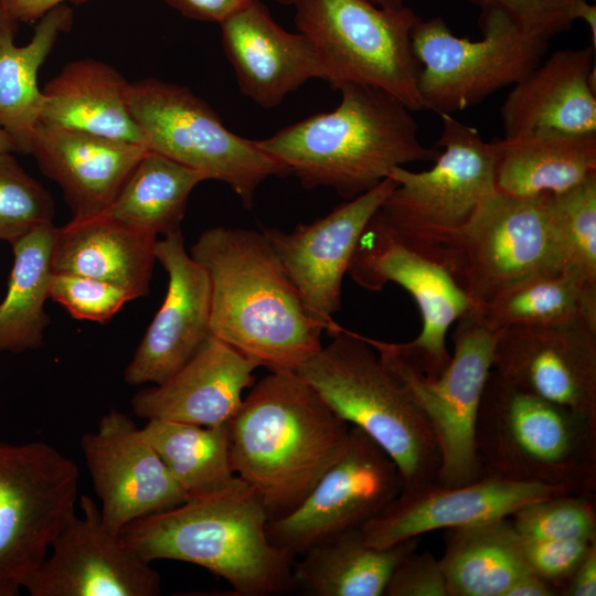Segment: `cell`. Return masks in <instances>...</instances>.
I'll return each instance as SVG.
<instances>
[{"label":"cell","instance_id":"836d02e7","mask_svg":"<svg viewBox=\"0 0 596 596\" xmlns=\"http://www.w3.org/2000/svg\"><path fill=\"white\" fill-rule=\"evenodd\" d=\"M206 178L148 149L106 214L155 235L181 231L189 195Z\"/></svg>","mask_w":596,"mask_h":596},{"label":"cell","instance_id":"f1b7e54d","mask_svg":"<svg viewBox=\"0 0 596 596\" xmlns=\"http://www.w3.org/2000/svg\"><path fill=\"white\" fill-rule=\"evenodd\" d=\"M418 542L414 538L380 549L366 543L361 528L345 531L300 554L294 588L312 596H383L394 567Z\"/></svg>","mask_w":596,"mask_h":596},{"label":"cell","instance_id":"7402d4cb","mask_svg":"<svg viewBox=\"0 0 596 596\" xmlns=\"http://www.w3.org/2000/svg\"><path fill=\"white\" fill-rule=\"evenodd\" d=\"M219 24L237 86L258 106L274 108L306 82L323 79L309 40L281 28L259 0H252Z\"/></svg>","mask_w":596,"mask_h":596},{"label":"cell","instance_id":"e575fe53","mask_svg":"<svg viewBox=\"0 0 596 596\" xmlns=\"http://www.w3.org/2000/svg\"><path fill=\"white\" fill-rule=\"evenodd\" d=\"M140 433L188 498L222 489L235 477L231 461L230 423L202 426L148 419Z\"/></svg>","mask_w":596,"mask_h":596},{"label":"cell","instance_id":"ffe728a7","mask_svg":"<svg viewBox=\"0 0 596 596\" xmlns=\"http://www.w3.org/2000/svg\"><path fill=\"white\" fill-rule=\"evenodd\" d=\"M568 492L542 483L519 482L482 475L459 486L437 481L401 493L361 531L372 546L386 549L422 534L509 518L521 507Z\"/></svg>","mask_w":596,"mask_h":596},{"label":"cell","instance_id":"7dc6e473","mask_svg":"<svg viewBox=\"0 0 596 596\" xmlns=\"http://www.w3.org/2000/svg\"><path fill=\"white\" fill-rule=\"evenodd\" d=\"M573 19L586 22L592 36L590 46L596 50V6L587 0H578L573 10Z\"/></svg>","mask_w":596,"mask_h":596},{"label":"cell","instance_id":"4fadbf2b","mask_svg":"<svg viewBox=\"0 0 596 596\" xmlns=\"http://www.w3.org/2000/svg\"><path fill=\"white\" fill-rule=\"evenodd\" d=\"M347 274L366 290L380 291L395 283L412 296L422 330L413 341L391 344L426 376H439L451 359L446 345L449 328L472 311L450 269L401 237L377 210L360 236Z\"/></svg>","mask_w":596,"mask_h":596},{"label":"cell","instance_id":"e0dca14e","mask_svg":"<svg viewBox=\"0 0 596 596\" xmlns=\"http://www.w3.org/2000/svg\"><path fill=\"white\" fill-rule=\"evenodd\" d=\"M391 178L347 200L329 214L291 232L263 228L307 313L331 337L340 327L333 316L341 309L342 283L360 236L395 188Z\"/></svg>","mask_w":596,"mask_h":596},{"label":"cell","instance_id":"8992f818","mask_svg":"<svg viewBox=\"0 0 596 596\" xmlns=\"http://www.w3.org/2000/svg\"><path fill=\"white\" fill-rule=\"evenodd\" d=\"M296 372L397 466L403 489L436 481L440 456L425 416L364 336L341 328Z\"/></svg>","mask_w":596,"mask_h":596},{"label":"cell","instance_id":"3957f363","mask_svg":"<svg viewBox=\"0 0 596 596\" xmlns=\"http://www.w3.org/2000/svg\"><path fill=\"white\" fill-rule=\"evenodd\" d=\"M339 105L257 140L306 189L331 188L345 201L373 189L394 167L435 161L437 146L419 138L413 113L391 94L345 84Z\"/></svg>","mask_w":596,"mask_h":596},{"label":"cell","instance_id":"816d5d0a","mask_svg":"<svg viewBox=\"0 0 596 596\" xmlns=\"http://www.w3.org/2000/svg\"><path fill=\"white\" fill-rule=\"evenodd\" d=\"M275 1L283 4V6H291V7L296 2V0H275Z\"/></svg>","mask_w":596,"mask_h":596},{"label":"cell","instance_id":"d6986e66","mask_svg":"<svg viewBox=\"0 0 596 596\" xmlns=\"http://www.w3.org/2000/svg\"><path fill=\"white\" fill-rule=\"evenodd\" d=\"M81 448L102 519L114 532L188 499L140 428L120 411L104 414L96 432L82 436Z\"/></svg>","mask_w":596,"mask_h":596},{"label":"cell","instance_id":"6da1fadb","mask_svg":"<svg viewBox=\"0 0 596 596\" xmlns=\"http://www.w3.org/2000/svg\"><path fill=\"white\" fill-rule=\"evenodd\" d=\"M190 256L211 284L210 332L275 371H296L322 347L323 328L307 313L263 232L205 230Z\"/></svg>","mask_w":596,"mask_h":596},{"label":"cell","instance_id":"4316f807","mask_svg":"<svg viewBox=\"0 0 596 596\" xmlns=\"http://www.w3.org/2000/svg\"><path fill=\"white\" fill-rule=\"evenodd\" d=\"M128 83L102 61H73L41 91L39 124L147 147L128 108Z\"/></svg>","mask_w":596,"mask_h":596},{"label":"cell","instance_id":"f35d334b","mask_svg":"<svg viewBox=\"0 0 596 596\" xmlns=\"http://www.w3.org/2000/svg\"><path fill=\"white\" fill-rule=\"evenodd\" d=\"M49 298L78 320L106 322L134 300L124 288L97 278L52 272Z\"/></svg>","mask_w":596,"mask_h":596},{"label":"cell","instance_id":"ba28073f","mask_svg":"<svg viewBox=\"0 0 596 596\" xmlns=\"http://www.w3.org/2000/svg\"><path fill=\"white\" fill-rule=\"evenodd\" d=\"M292 7L296 28L312 44L332 88L372 86L412 111L426 110L411 43L417 15L411 8L387 9L372 0H296Z\"/></svg>","mask_w":596,"mask_h":596},{"label":"cell","instance_id":"44dd1931","mask_svg":"<svg viewBox=\"0 0 596 596\" xmlns=\"http://www.w3.org/2000/svg\"><path fill=\"white\" fill-rule=\"evenodd\" d=\"M155 255L168 274V288L125 370L129 385L163 383L211 334L210 278L204 267L187 253L182 232L157 240Z\"/></svg>","mask_w":596,"mask_h":596},{"label":"cell","instance_id":"bcb514c9","mask_svg":"<svg viewBox=\"0 0 596 596\" xmlns=\"http://www.w3.org/2000/svg\"><path fill=\"white\" fill-rule=\"evenodd\" d=\"M557 590L532 571L522 574L508 589L505 596H555Z\"/></svg>","mask_w":596,"mask_h":596},{"label":"cell","instance_id":"60d3db41","mask_svg":"<svg viewBox=\"0 0 596 596\" xmlns=\"http://www.w3.org/2000/svg\"><path fill=\"white\" fill-rule=\"evenodd\" d=\"M594 545L596 541L535 540L520 536L526 566L550 583L558 595L564 583Z\"/></svg>","mask_w":596,"mask_h":596},{"label":"cell","instance_id":"ab89813d","mask_svg":"<svg viewBox=\"0 0 596 596\" xmlns=\"http://www.w3.org/2000/svg\"><path fill=\"white\" fill-rule=\"evenodd\" d=\"M481 13L496 14L522 33L549 41L571 29L578 0H471Z\"/></svg>","mask_w":596,"mask_h":596},{"label":"cell","instance_id":"b9f144b4","mask_svg":"<svg viewBox=\"0 0 596 596\" xmlns=\"http://www.w3.org/2000/svg\"><path fill=\"white\" fill-rule=\"evenodd\" d=\"M385 596H448L439 560L428 551H411L394 567Z\"/></svg>","mask_w":596,"mask_h":596},{"label":"cell","instance_id":"f6af8a7d","mask_svg":"<svg viewBox=\"0 0 596 596\" xmlns=\"http://www.w3.org/2000/svg\"><path fill=\"white\" fill-rule=\"evenodd\" d=\"M67 0H2L10 15L17 22L38 21L50 9L66 3Z\"/></svg>","mask_w":596,"mask_h":596},{"label":"cell","instance_id":"30bf717a","mask_svg":"<svg viewBox=\"0 0 596 596\" xmlns=\"http://www.w3.org/2000/svg\"><path fill=\"white\" fill-rule=\"evenodd\" d=\"M455 324L454 352L448 366L437 377L422 373L391 342L364 336L432 428L440 456L436 481L446 486L465 485L481 477L475 453V425L492 371L497 334L473 311Z\"/></svg>","mask_w":596,"mask_h":596},{"label":"cell","instance_id":"ac0fdd59","mask_svg":"<svg viewBox=\"0 0 596 596\" xmlns=\"http://www.w3.org/2000/svg\"><path fill=\"white\" fill-rule=\"evenodd\" d=\"M492 371L596 423V324L511 326L497 332Z\"/></svg>","mask_w":596,"mask_h":596},{"label":"cell","instance_id":"7c38bea8","mask_svg":"<svg viewBox=\"0 0 596 596\" xmlns=\"http://www.w3.org/2000/svg\"><path fill=\"white\" fill-rule=\"evenodd\" d=\"M479 25L482 38L472 41L456 36L439 17L416 18L411 43L426 110L453 115L471 107L513 86L546 52L547 41L522 33L499 15L480 13Z\"/></svg>","mask_w":596,"mask_h":596},{"label":"cell","instance_id":"1f68e13d","mask_svg":"<svg viewBox=\"0 0 596 596\" xmlns=\"http://www.w3.org/2000/svg\"><path fill=\"white\" fill-rule=\"evenodd\" d=\"M478 313L493 332L511 326L596 324V285L564 269L535 274L501 289Z\"/></svg>","mask_w":596,"mask_h":596},{"label":"cell","instance_id":"484cf974","mask_svg":"<svg viewBox=\"0 0 596 596\" xmlns=\"http://www.w3.org/2000/svg\"><path fill=\"white\" fill-rule=\"evenodd\" d=\"M157 240L106 213L73 217L54 228L52 272L105 280L138 299L149 292Z\"/></svg>","mask_w":596,"mask_h":596},{"label":"cell","instance_id":"74e56055","mask_svg":"<svg viewBox=\"0 0 596 596\" xmlns=\"http://www.w3.org/2000/svg\"><path fill=\"white\" fill-rule=\"evenodd\" d=\"M51 194L19 164L0 152V241L13 245L31 232L53 224Z\"/></svg>","mask_w":596,"mask_h":596},{"label":"cell","instance_id":"f546056e","mask_svg":"<svg viewBox=\"0 0 596 596\" xmlns=\"http://www.w3.org/2000/svg\"><path fill=\"white\" fill-rule=\"evenodd\" d=\"M438 560L448 596H505L530 571L510 518L447 529Z\"/></svg>","mask_w":596,"mask_h":596},{"label":"cell","instance_id":"603a6c76","mask_svg":"<svg viewBox=\"0 0 596 596\" xmlns=\"http://www.w3.org/2000/svg\"><path fill=\"white\" fill-rule=\"evenodd\" d=\"M259 364L227 342L210 334L189 361L161 384L138 391L134 413L216 426L230 423L243 403V392L256 382Z\"/></svg>","mask_w":596,"mask_h":596},{"label":"cell","instance_id":"d6a6232c","mask_svg":"<svg viewBox=\"0 0 596 596\" xmlns=\"http://www.w3.org/2000/svg\"><path fill=\"white\" fill-rule=\"evenodd\" d=\"M54 228L40 227L12 245L13 266L0 302V352L22 353L43 344Z\"/></svg>","mask_w":596,"mask_h":596},{"label":"cell","instance_id":"2e32d148","mask_svg":"<svg viewBox=\"0 0 596 596\" xmlns=\"http://www.w3.org/2000/svg\"><path fill=\"white\" fill-rule=\"evenodd\" d=\"M53 540L24 588L31 596H158L161 576L103 521L89 496Z\"/></svg>","mask_w":596,"mask_h":596},{"label":"cell","instance_id":"277c9868","mask_svg":"<svg viewBox=\"0 0 596 596\" xmlns=\"http://www.w3.org/2000/svg\"><path fill=\"white\" fill-rule=\"evenodd\" d=\"M260 499L237 476L222 489L134 521L119 535L145 560H174L206 568L237 596L281 595L294 588L297 556L276 546Z\"/></svg>","mask_w":596,"mask_h":596},{"label":"cell","instance_id":"f907efd6","mask_svg":"<svg viewBox=\"0 0 596 596\" xmlns=\"http://www.w3.org/2000/svg\"><path fill=\"white\" fill-rule=\"evenodd\" d=\"M375 4L387 8V9H398L405 4V0H372Z\"/></svg>","mask_w":596,"mask_h":596},{"label":"cell","instance_id":"7a4b0ae2","mask_svg":"<svg viewBox=\"0 0 596 596\" xmlns=\"http://www.w3.org/2000/svg\"><path fill=\"white\" fill-rule=\"evenodd\" d=\"M350 425L296 371L255 382L230 422L235 476L251 487L269 520L290 513L340 458Z\"/></svg>","mask_w":596,"mask_h":596},{"label":"cell","instance_id":"cb8c5ba5","mask_svg":"<svg viewBox=\"0 0 596 596\" xmlns=\"http://www.w3.org/2000/svg\"><path fill=\"white\" fill-rule=\"evenodd\" d=\"M148 151L142 145L38 124L29 153L63 191L73 217L105 213Z\"/></svg>","mask_w":596,"mask_h":596},{"label":"cell","instance_id":"4dcf8cb0","mask_svg":"<svg viewBox=\"0 0 596 596\" xmlns=\"http://www.w3.org/2000/svg\"><path fill=\"white\" fill-rule=\"evenodd\" d=\"M73 19V10L61 3L38 20L25 45H17L14 35L0 39V128L20 152L29 153L40 119L39 71L60 36L71 29Z\"/></svg>","mask_w":596,"mask_h":596},{"label":"cell","instance_id":"ee69618b","mask_svg":"<svg viewBox=\"0 0 596 596\" xmlns=\"http://www.w3.org/2000/svg\"><path fill=\"white\" fill-rule=\"evenodd\" d=\"M562 596L596 595V545L576 566L560 590Z\"/></svg>","mask_w":596,"mask_h":596},{"label":"cell","instance_id":"83f0119b","mask_svg":"<svg viewBox=\"0 0 596 596\" xmlns=\"http://www.w3.org/2000/svg\"><path fill=\"white\" fill-rule=\"evenodd\" d=\"M492 143L496 188L505 195L558 194L596 172V134L535 131Z\"/></svg>","mask_w":596,"mask_h":596},{"label":"cell","instance_id":"52a82bcc","mask_svg":"<svg viewBox=\"0 0 596 596\" xmlns=\"http://www.w3.org/2000/svg\"><path fill=\"white\" fill-rule=\"evenodd\" d=\"M441 148L424 171L394 167L395 188L379 209L406 242L447 266L480 207L497 193L494 148L453 115H439ZM453 273V272H451ZM454 275V274H453Z\"/></svg>","mask_w":596,"mask_h":596},{"label":"cell","instance_id":"9a60e30c","mask_svg":"<svg viewBox=\"0 0 596 596\" xmlns=\"http://www.w3.org/2000/svg\"><path fill=\"white\" fill-rule=\"evenodd\" d=\"M402 489L393 459L368 434L350 426L343 454L296 509L268 520V536L276 546L298 556L317 543L361 528Z\"/></svg>","mask_w":596,"mask_h":596},{"label":"cell","instance_id":"9c48e42d","mask_svg":"<svg viewBox=\"0 0 596 596\" xmlns=\"http://www.w3.org/2000/svg\"><path fill=\"white\" fill-rule=\"evenodd\" d=\"M128 108L148 149L226 183L251 210L269 177L290 175L257 143L232 132L214 109L189 88L158 78L128 83Z\"/></svg>","mask_w":596,"mask_h":596},{"label":"cell","instance_id":"5bb4252c","mask_svg":"<svg viewBox=\"0 0 596 596\" xmlns=\"http://www.w3.org/2000/svg\"><path fill=\"white\" fill-rule=\"evenodd\" d=\"M562 269L549 195L517 198L498 191L473 217L451 264L477 313L508 285Z\"/></svg>","mask_w":596,"mask_h":596},{"label":"cell","instance_id":"8d00e7d4","mask_svg":"<svg viewBox=\"0 0 596 596\" xmlns=\"http://www.w3.org/2000/svg\"><path fill=\"white\" fill-rule=\"evenodd\" d=\"M520 536L596 541L595 493L566 492L530 502L509 517Z\"/></svg>","mask_w":596,"mask_h":596},{"label":"cell","instance_id":"d590c367","mask_svg":"<svg viewBox=\"0 0 596 596\" xmlns=\"http://www.w3.org/2000/svg\"><path fill=\"white\" fill-rule=\"evenodd\" d=\"M563 269L596 285V172L579 184L549 195Z\"/></svg>","mask_w":596,"mask_h":596},{"label":"cell","instance_id":"7bdbcfd3","mask_svg":"<svg viewBox=\"0 0 596 596\" xmlns=\"http://www.w3.org/2000/svg\"><path fill=\"white\" fill-rule=\"evenodd\" d=\"M181 15L202 22L220 23L252 0H163Z\"/></svg>","mask_w":596,"mask_h":596},{"label":"cell","instance_id":"c3c4849f","mask_svg":"<svg viewBox=\"0 0 596 596\" xmlns=\"http://www.w3.org/2000/svg\"><path fill=\"white\" fill-rule=\"evenodd\" d=\"M18 22L10 15L2 0H0V39L6 35H14Z\"/></svg>","mask_w":596,"mask_h":596},{"label":"cell","instance_id":"d4e9b609","mask_svg":"<svg viewBox=\"0 0 596 596\" xmlns=\"http://www.w3.org/2000/svg\"><path fill=\"white\" fill-rule=\"evenodd\" d=\"M595 50L562 49L515 83L501 106L505 137L596 134Z\"/></svg>","mask_w":596,"mask_h":596},{"label":"cell","instance_id":"681fc988","mask_svg":"<svg viewBox=\"0 0 596 596\" xmlns=\"http://www.w3.org/2000/svg\"><path fill=\"white\" fill-rule=\"evenodd\" d=\"M18 148L13 139L0 128V152H17Z\"/></svg>","mask_w":596,"mask_h":596},{"label":"cell","instance_id":"8fae6325","mask_svg":"<svg viewBox=\"0 0 596 596\" xmlns=\"http://www.w3.org/2000/svg\"><path fill=\"white\" fill-rule=\"evenodd\" d=\"M77 465L53 446L0 440V596H17L76 512Z\"/></svg>","mask_w":596,"mask_h":596},{"label":"cell","instance_id":"5b68a950","mask_svg":"<svg viewBox=\"0 0 596 596\" xmlns=\"http://www.w3.org/2000/svg\"><path fill=\"white\" fill-rule=\"evenodd\" d=\"M473 443L481 476L595 493L596 423L494 371L482 393Z\"/></svg>","mask_w":596,"mask_h":596}]
</instances>
